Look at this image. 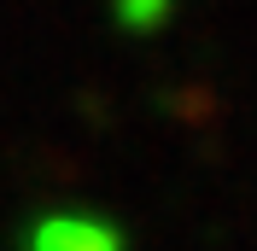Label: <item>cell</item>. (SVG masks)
Instances as JSON below:
<instances>
[{"label":"cell","instance_id":"obj_1","mask_svg":"<svg viewBox=\"0 0 257 251\" xmlns=\"http://www.w3.org/2000/svg\"><path fill=\"white\" fill-rule=\"evenodd\" d=\"M30 251H128L117 222L105 216H82V210H59V216H41L30 228Z\"/></svg>","mask_w":257,"mask_h":251},{"label":"cell","instance_id":"obj_2","mask_svg":"<svg viewBox=\"0 0 257 251\" xmlns=\"http://www.w3.org/2000/svg\"><path fill=\"white\" fill-rule=\"evenodd\" d=\"M111 6H117V18H123V30L146 35V30H158L164 18H170L176 0H111Z\"/></svg>","mask_w":257,"mask_h":251}]
</instances>
